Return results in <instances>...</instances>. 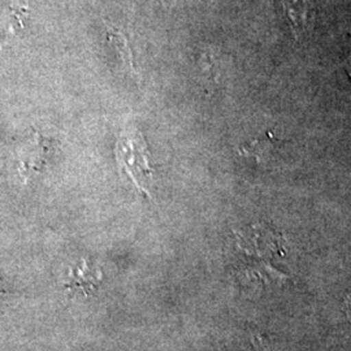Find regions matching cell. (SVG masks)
Wrapping results in <instances>:
<instances>
[{
	"mask_svg": "<svg viewBox=\"0 0 351 351\" xmlns=\"http://www.w3.org/2000/svg\"><path fill=\"white\" fill-rule=\"evenodd\" d=\"M133 133H125L117 143V159L139 190L147 191L146 185L150 184L151 178L150 165L145 145Z\"/></svg>",
	"mask_w": 351,
	"mask_h": 351,
	"instance_id": "6da1fadb",
	"label": "cell"
},
{
	"mask_svg": "<svg viewBox=\"0 0 351 351\" xmlns=\"http://www.w3.org/2000/svg\"><path fill=\"white\" fill-rule=\"evenodd\" d=\"M278 3L295 37L311 30L315 20L313 0H278Z\"/></svg>",
	"mask_w": 351,
	"mask_h": 351,
	"instance_id": "7a4b0ae2",
	"label": "cell"
},
{
	"mask_svg": "<svg viewBox=\"0 0 351 351\" xmlns=\"http://www.w3.org/2000/svg\"><path fill=\"white\" fill-rule=\"evenodd\" d=\"M71 282L68 288H78V290L88 291L95 288L98 281L101 280V271L94 269L86 261H82L80 267H75L71 272Z\"/></svg>",
	"mask_w": 351,
	"mask_h": 351,
	"instance_id": "3957f363",
	"label": "cell"
},
{
	"mask_svg": "<svg viewBox=\"0 0 351 351\" xmlns=\"http://www.w3.org/2000/svg\"><path fill=\"white\" fill-rule=\"evenodd\" d=\"M106 29H107V37H108V40L111 42L113 49L116 50L117 55L121 58V60H123V63L125 64V66L134 72L136 65H134V60H133V53H132V49H130L129 40L125 37V34L121 30H119L116 26L111 25L108 23H106Z\"/></svg>",
	"mask_w": 351,
	"mask_h": 351,
	"instance_id": "277c9868",
	"label": "cell"
},
{
	"mask_svg": "<svg viewBox=\"0 0 351 351\" xmlns=\"http://www.w3.org/2000/svg\"><path fill=\"white\" fill-rule=\"evenodd\" d=\"M348 75H349V77H350V80H351V63H350V65H349V66H348Z\"/></svg>",
	"mask_w": 351,
	"mask_h": 351,
	"instance_id": "5b68a950",
	"label": "cell"
},
{
	"mask_svg": "<svg viewBox=\"0 0 351 351\" xmlns=\"http://www.w3.org/2000/svg\"><path fill=\"white\" fill-rule=\"evenodd\" d=\"M349 314H350L351 319V301H349Z\"/></svg>",
	"mask_w": 351,
	"mask_h": 351,
	"instance_id": "8992f818",
	"label": "cell"
}]
</instances>
